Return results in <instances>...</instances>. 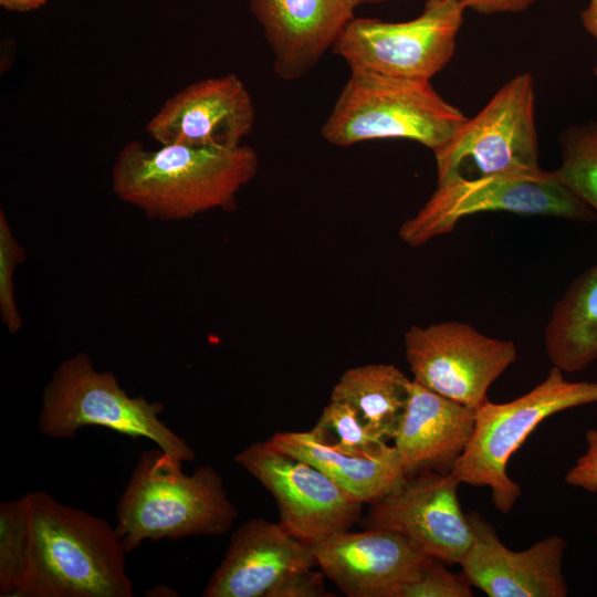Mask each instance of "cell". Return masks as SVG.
<instances>
[{
	"label": "cell",
	"instance_id": "1",
	"mask_svg": "<svg viewBox=\"0 0 597 597\" xmlns=\"http://www.w3.org/2000/svg\"><path fill=\"white\" fill-rule=\"evenodd\" d=\"M254 148L216 149L180 144L146 148L126 143L111 172L112 190L148 219L178 221L222 209L233 210L240 190L256 175Z\"/></svg>",
	"mask_w": 597,
	"mask_h": 597
},
{
	"label": "cell",
	"instance_id": "2",
	"mask_svg": "<svg viewBox=\"0 0 597 597\" xmlns=\"http://www.w3.org/2000/svg\"><path fill=\"white\" fill-rule=\"evenodd\" d=\"M31 558L22 597H132L133 584L115 527L45 491L25 493Z\"/></svg>",
	"mask_w": 597,
	"mask_h": 597
},
{
	"label": "cell",
	"instance_id": "3",
	"mask_svg": "<svg viewBox=\"0 0 597 597\" xmlns=\"http://www.w3.org/2000/svg\"><path fill=\"white\" fill-rule=\"evenodd\" d=\"M160 448L143 451L118 500L115 530L126 553L145 541L227 533L238 517L220 474L200 465L191 474Z\"/></svg>",
	"mask_w": 597,
	"mask_h": 597
},
{
	"label": "cell",
	"instance_id": "4",
	"mask_svg": "<svg viewBox=\"0 0 597 597\" xmlns=\"http://www.w3.org/2000/svg\"><path fill=\"white\" fill-rule=\"evenodd\" d=\"M349 71L321 129L322 137L334 146L408 139L436 151L467 121L430 81Z\"/></svg>",
	"mask_w": 597,
	"mask_h": 597
},
{
	"label": "cell",
	"instance_id": "5",
	"mask_svg": "<svg viewBox=\"0 0 597 597\" xmlns=\"http://www.w3.org/2000/svg\"><path fill=\"white\" fill-rule=\"evenodd\" d=\"M164 409L161 402L128 395L112 371L98 370L86 353L78 352L60 363L45 386L38 430L44 437L67 440L81 428L104 427L149 439L181 462L193 461V449L159 418Z\"/></svg>",
	"mask_w": 597,
	"mask_h": 597
},
{
	"label": "cell",
	"instance_id": "6",
	"mask_svg": "<svg viewBox=\"0 0 597 597\" xmlns=\"http://www.w3.org/2000/svg\"><path fill=\"white\" fill-rule=\"evenodd\" d=\"M594 402L597 381H568L553 366L527 394L503 404L489 400L475 410L473 434L451 473L461 484L489 488L493 506L509 514L522 495L506 472L511 457L546 418Z\"/></svg>",
	"mask_w": 597,
	"mask_h": 597
},
{
	"label": "cell",
	"instance_id": "7",
	"mask_svg": "<svg viewBox=\"0 0 597 597\" xmlns=\"http://www.w3.org/2000/svg\"><path fill=\"white\" fill-rule=\"evenodd\" d=\"M433 154L438 185L543 171L532 74L520 73L509 80Z\"/></svg>",
	"mask_w": 597,
	"mask_h": 597
},
{
	"label": "cell",
	"instance_id": "8",
	"mask_svg": "<svg viewBox=\"0 0 597 597\" xmlns=\"http://www.w3.org/2000/svg\"><path fill=\"white\" fill-rule=\"evenodd\" d=\"M464 11L460 0H427L408 21L355 17L332 53L349 70L431 81L453 57Z\"/></svg>",
	"mask_w": 597,
	"mask_h": 597
},
{
	"label": "cell",
	"instance_id": "9",
	"mask_svg": "<svg viewBox=\"0 0 597 597\" xmlns=\"http://www.w3.org/2000/svg\"><path fill=\"white\" fill-rule=\"evenodd\" d=\"M507 211L591 222L594 210L562 185L552 171L496 176L439 184L423 207L400 229V239L417 248L454 230L464 217Z\"/></svg>",
	"mask_w": 597,
	"mask_h": 597
},
{
	"label": "cell",
	"instance_id": "10",
	"mask_svg": "<svg viewBox=\"0 0 597 597\" xmlns=\"http://www.w3.org/2000/svg\"><path fill=\"white\" fill-rule=\"evenodd\" d=\"M404 345L413 380L475 410L489 401L490 386L517 358L512 341L453 321L412 325L404 334Z\"/></svg>",
	"mask_w": 597,
	"mask_h": 597
},
{
	"label": "cell",
	"instance_id": "11",
	"mask_svg": "<svg viewBox=\"0 0 597 597\" xmlns=\"http://www.w3.org/2000/svg\"><path fill=\"white\" fill-rule=\"evenodd\" d=\"M234 462L274 498L280 524L315 544L359 522L363 503L314 465L277 450L269 440L242 449Z\"/></svg>",
	"mask_w": 597,
	"mask_h": 597
},
{
	"label": "cell",
	"instance_id": "12",
	"mask_svg": "<svg viewBox=\"0 0 597 597\" xmlns=\"http://www.w3.org/2000/svg\"><path fill=\"white\" fill-rule=\"evenodd\" d=\"M460 484L451 472L406 475L369 504L359 524L364 530L399 533L425 555L460 564L473 540L471 523L458 498Z\"/></svg>",
	"mask_w": 597,
	"mask_h": 597
},
{
	"label": "cell",
	"instance_id": "13",
	"mask_svg": "<svg viewBox=\"0 0 597 597\" xmlns=\"http://www.w3.org/2000/svg\"><path fill=\"white\" fill-rule=\"evenodd\" d=\"M255 123L249 90L235 74L203 78L167 100L146 125L159 145L233 149Z\"/></svg>",
	"mask_w": 597,
	"mask_h": 597
},
{
	"label": "cell",
	"instance_id": "14",
	"mask_svg": "<svg viewBox=\"0 0 597 597\" xmlns=\"http://www.w3.org/2000/svg\"><path fill=\"white\" fill-rule=\"evenodd\" d=\"M473 540L460 562L462 573L489 597H566L565 540L553 535L512 551L479 512L468 513Z\"/></svg>",
	"mask_w": 597,
	"mask_h": 597
},
{
	"label": "cell",
	"instance_id": "15",
	"mask_svg": "<svg viewBox=\"0 0 597 597\" xmlns=\"http://www.w3.org/2000/svg\"><path fill=\"white\" fill-rule=\"evenodd\" d=\"M317 566L349 597H394L430 556L387 530L339 532L312 544Z\"/></svg>",
	"mask_w": 597,
	"mask_h": 597
},
{
	"label": "cell",
	"instance_id": "16",
	"mask_svg": "<svg viewBox=\"0 0 597 597\" xmlns=\"http://www.w3.org/2000/svg\"><path fill=\"white\" fill-rule=\"evenodd\" d=\"M388 0H250V9L273 54L275 74L285 81L306 75L333 49L364 4Z\"/></svg>",
	"mask_w": 597,
	"mask_h": 597
},
{
	"label": "cell",
	"instance_id": "17",
	"mask_svg": "<svg viewBox=\"0 0 597 597\" xmlns=\"http://www.w3.org/2000/svg\"><path fill=\"white\" fill-rule=\"evenodd\" d=\"M314 566L311 544L292 536L280 523L250 519L232 533L202 596L268 597L287 574Z\"/></svg>",
	"mask_w": 597,
	"mask_h": 597
},
{
	"label": "cell",
	"instance_id": "18",
	"mask_svg": "<svg viewBox=\"0 0 597 597\" xmlns=\"http://www.w3.org/2000/svg\"><path fill=\"white\" fill-rule=\"evenodd\" d=\"M475 409L411 380L409 399L394 437L406 475L451 472L471 440Z\"/></svg>",
	"mask_w": 597,
	"mask_h": 597
},
{
	"label": "cell",
	"instance_id": "19",
	"mask_svg": "<svg viewBox=\"0 0 597 597\" xmlns=\"http://www.w3.org/2000/svg\"><path fill=\"white\" fill-rule=\"evenodd\" d=\"M269 441L321 470L363 504L378 500L406 476L395 446L376 457H353L321 444L310 431L277 432Z\"/></svg>",
	"mask_w": 597,
	"mask_h": 597
},
{
	"label": "cell",
	"instance_id": "20",
	"mask_svg": "<svg viewBox=\"0 0 597 597\" xmlns=\"http://www.w3.org/2000/svg\"><path fill=\"white\" fill-rule=\"evenodd\" d=\"M545 348L563 373L580 371L597 358V265L575 279L554 306Z\"/></svg>",
	"mask_w": 597,
	"mask_h": 597
},
{
	"label": "cell",
	"instance_id": "21",
	"mask_svg": "<svg viewBox=\"0 0 597 597\" xmlns=\"http://www.w3.org/2000/svg\"><path fill=\"white\" fill-rule=\"evenodd\" d=\"M411 380L391 364H367L347 369L334 385L331 399L352 406L365 427L387 441L396 434Z\"/></svg>",
	"mask_w": 597,
	"mask_h": 597
},
{
	"label": "cell",
	"instance_id": "22",
	"mask_svg": "<svg viewBox=\"0 0 597 597\" xmlns=\"http://www.w3.org/2000/svg\"><path fill=\"white\" fill-rule=\"evenodd\" d=\"M31 558L27 494L0 503V596L22 597Z\"/></svg>",
	"mask_w": 597,
	"mask_h": 597
},
{
	"label": "cell",
	"instance_id": "23",
	"mask_svg": "<svg viewBox=\"0 0 597 597\" xmlns=\"http://www.w3.org/2000/svg\"><path fill=\"white\" fill-rule=\"evenodd\" d=\"M559 144L562 161L554 176L597 216V121L568 126Z\"/></svg>",
	"mask_w": 597,
	"mask_h": 597
},
{
	"label": "cell",
	"instance_id": "24",
	"mask_svg": "<svg viewBox=\"0 0 597 597\" xmlns=\"http://www.w3.org/2000/svg\"><path fill=\"white\" fill-rule=\"evenodd\" d=\"M310 432L321 444L353 457H376L391 447L374 436L354 408L341 400L331 399Z\"/></svg>",
	"mask_w": 597,
	"mask_h": 597
},
{
	"label": "cell",
	"instance_id": "25",
	"mask_svg": "<svg viewBox=\"0 0 597 597\" xmlns=\"http://www.w3.org/2000/svg\"><path fill=\"white\" fill-rule=\"evenodd\" d=\"M27 256L23 245L15 238L4 211L0 210V318L10 334L23 325L14 290L17 268Z\"/></svg>",
	"mask_w": 597,
	"mask_h": 597
},
{
	"label": "cell",
	"instance_id": "26",
	"mask_svg": "<svg viewBox=\"0 0 597 597\" xmlns=\"http://www.w3.org/2000/svg\"><path fill=\"white\" fill-rule=\"evenodd\" d=\"M447 564L431 557L421 572L398 587L394 597H472V585L464 574L453 573Z\"/></svg>",
	"mask_w": 597,
	"mask_h": 597
},
{
	"label": "cell",
	"instance_id": "27",
	"mask_svg": "<svg viewBox=\"0 0 597 597\" xmlns=\"http://www.w3.org/2000/svg\"><path fill=\"white\" fill-rule=\"evenodd\" d=\"M306 567L291 572L269 593L268 597H332L325 587L322 570Z\"/></svg>",
	"mask_w": 597,
	"mask_h": 597
},
{
	"label": "cell",
	"instance_id": "28",
	"mask_svg": "<svg viewBox=\"0 0 597 597\" xmlns=\"http://www.w3.org/2000/svg\"><path fill=\"white\" fill-rule=\"evenodd\" d=\"M586 450L565 474V482L590 493L597 492V429L586 432Z\"/></svg>",
	"mask_w": 597,
	"mask_h": 597
},
{
	"label": "cell",
	"instance_id": "29",
	"mask_svg": "<svg viewBox=\"0 0 597 597\" xmlns=\"http://www.w3.org/2000/svg\"><path fill=\"white\" fill-rule=\"evenodd\" d=\"M465 9L479 14L519 13L536 0H460Z\"/></svg>",
	"mask_w": 597,
	"mask_h": 597
},
{
	"label": "cell",
	"instance_id": "30",
	"mask_svg": "<svg viewBox=\"0 0 597 597\" xmlns=\"http://www.w3.org/2000/svg\"><path fill=\"white\" fill-rule=\"evenodd\" d=\"M580 18L586 31L597 40V0H589L588 6L582 11ZM593 73L597 76V62Z\"/></svg>",
	"mask_w": 597,
	"mask_h": 597
},
{
	"label": "cell",
	"instance_id": "31",
	"mask_svg": "<svg viewBox=\"0 0 597 597\" xmlns=\"http://www.w3.org/2000/svg\"><path fill=\"white\" fill-rule=\"evenodd\" d=\"M43 4L42 0H0L3 9L22 13L33 11Z\"/></svg>",
	"mask_w": 597,
	"mask_h": 597
},
{
	"label": "cell",
	"instance_id": "32",
	"mask_svg": "<svg viewBox=\"0 0 597 597\" xmlns=\"http://www.w3.org/2000/svg\"><path fill=\"white\" fill-rule=\"evenodd\" d=\"M48 0H42V2L45 4Z\"/></svg>",
	"mask_w": 597,
	"mask_h": 597
},
{
	"label": "cell",
	"instance_id": "33",
	"mask_svg": "<svg viewBox=\"0 0 597 597\" xmlns=\"http://www.w3.org/2000/svg\"><path fill=\"white\" fill-rule=\"evenodd\" d=\"M595 532H596V535H597V528H596V531H595Z\"/></svg>",
	"mask_w": 597,
	"mask_h": 597
}]
</instances>
